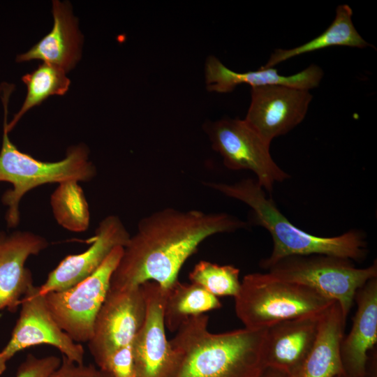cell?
I'll use <instances>...</instances> for the list:
<instances>
[{"label": "cell", "instance_id": "603a6c76", "mask_svg": "<svg viewBox=\"0 0 377 377\" xmlns=\"http://www.w3.org/2000/svg\"><path fill=\"white\" fill-rule=\"evenodd\" d=\"M50 204L55 219L65 229L80 232L88 228L89 205L78 182L66 181L59 184L51 195Z\"/></svg>", "mask_w": 377, "mask_h": 377}, {"label": "cell", "instance_id": "d6986e66", "mask_svg": "<svg viewBox=\"0 0 377 377\" xmlns=\"http://www.w3.org/2000/svg\"><path fill=\"white\" fill-rule=\"evenodd\" d=\"M52 15V30L29 51L19 54L16 61L39 59L67 72L80 59L82 36L68 3L53 1Z\"/></svg>", "mask_w": 377, "mask_h": 377}, {"label": "cell", "instance_id": "7402d4cb", "mask_svg": "<svg viewBox=\"0 0 377 377\" xmlns=\"http://www.w3.org/2000/svg\"><path fill=\"white\" fill-rule=\"evenodd\" d=\"M219 298L195 283L176 281L167 289L164 305L165 328L176 332L192 316L221 307Z\"/></svg>", "mask_w": 377, "mask_h": 377}, {"label": "cell", "instance_id": "d4e9b609", "mask_svg": "<svg viewBox=\"0 0 377 377\" xmlns=\"http://www.w3.org/2000/svg\"><path fill=\"white\" fill-rule=\"evenodd\" d=\"M61 362L56 355L38 357L29 354L18 367L16 377H51Z\"/></svg>", "mask_w": 377, "mask_h": 377}, {"label": "cell", "instance_id": "484cf974", "mask_svg": "<svg viewBox=\"0 0 377 377\" xmlns=\"http://www.w3.org/2000/svg\"><path fill=\"white\" fill-rule=\"evenodd\" d=\"M100 369L112 377H135L132 343L114 352Z\"/></svg>", "mask_w": 377, "mask_h": 377}, {"label": "cell", "instance_id": "2e32d148", "mask_svg": "<svg viewBox=\"0 0 377 377\" xmlns=\"http://www.w3.org/2000/svg\"><path fill=\"white\" fill-rule=\"evenodd\" d=\"M320 315L284 320L267 327L264 347L266 367L288 376L294 371L316 341Z\"/></svg>", "mask_w": 377, "mask_h": 377}, {"label": "cell", "instance_id": "9a60e30c", "mask_svg": "<svg viewBox=\"0 0 377 377\" xmlns=\"http://www.w3.org/2000/svg\"><path fill=\"white\" fill-rule=\"evenodd\" d=\"M48 244L45 237L29 231L13 232L0 241V311L17 310L21 299L34 285L26 261Z\"/></svg>", "mask_w": 377, "mask_h": 377}, {"label": "cell", "instance_id": "7a4b0ae2", "mask_svg": "<svg viewBox=\"0 0 377 377\" xmlns=\"http://www.w3.org/2000/svg\"><path fill=\"white\" fill-rule=\"evenodd\" d=\"M209 316L184 321L170 340L176 367L172 377H260L266 368V329L222 333L208 330Z\"/></svg>", "mask_w": 377, "mask_h": 377}, {"label": "cell", "instance_id": "52a82bcc", "mask_svg": "<svg viewBox=\"0 0 377 377\" xmlns=\"http://www.w3.org/2000/svg\"><path fill=\"white\" fill-rule=\"evenodd\" d=\"M123 248L115 247L98 269L79 283L44 295L52 318L75 342L85 343L91 339L96 317L110 290Z\"/></svg>", "mask_w": 377, "mask_h": 377}, {"label": "cell", "instance_id": "ba28073f", "mask_svg": "<svg viewBox=\"0 0 377 377\" xmlns=\"http://www.w3.org/2000/svg\"><path fill=\"white\" fill-rule=\"evenodd\" d=\"M203 128L225 166L251 171L265 191L272 192L275 184L290 177L272 158L270 145L244 119L223 118L207 121Z\"/></svg>", "mask_w": 377, "mask_h": 377}, {"label": "cell", "instance_id": "9c48e42d", "mask_svg": "<svg viewBox=\"0 0 377 377\" xmlns=\"http://www.w3.org/2000/svg\"><path fill=\"white\" fill-rule=\"evenodd\" d=\"M145 316L146 300L142 285L110 288L87 342L98 368L114 352L132 343L143 325Z\"/></svg>", "mask_w": 377, "mask_h": 377}, {"label": "cell", "instance_id": "5bb4252c", "mask_svg": "<svg viewBox=\"0 0 377 377\" xmlns=\"http://www.w3.org/2000/svg\"><path fill=\"white\" fill-rule=\"evenodd\" d=\"M354 303L357 309L350 330L341 342L340 357L346 376L365 377L376 364L377 277L356 291Z\"/></svg>", "mask_w": 377, "mask_h": 377}, {"label": "cell", "instance_id": "f1b7e54d", "mask_svg": "<svg viewBox=\"0 0 377 377\" xmlns=\"http://www.w3.org/2000/svg\"><path fill=\"white\" fill-rule=\"evenodd\" d=\"M8 361L7 358L0 352V375L6 371Z\"/></svg>", "mask_w": 377, "mask_h": 377}, {"label": "cell", "instance_id": "8992f818", "mask_svg": "<svg viewBox=\"0 0 377 377\" xmlns=\"http://www.w3.org/2000/svg\"><path fill=\"white\" fill-rule=\"evenodd\" d=\"M267 272L282 280L297 283L317 291L339 303L343 316L354 305L356 291L369 280L377 277V263L357 267L353 261L323 254L286 257Z\"/></svg>", "mask_w": 377, "mask_h": 377}, {"label": "cell", "instance_id": "f546056e", "mask_svg": "<svg viewBox=\"0 0 377 377\" xmlns=\"http://www.w3.org/2000/svg\"><path fill=\"white\" fill-rule=\"evenodd\" d=\"M336 377H349V376H346V374H341V375L337 376ZM365 377H377L376 365H374L371 368L369 373Z\"/></svg>", "mask_w": 377, "mask_h": 377}, {"label": "cell", "instance_id": "7c38bea8", "mask_svg": "<svg viewBox=\"0 0 377 377\" xmlns=\"http://www.w3.org/2000/svg\"><path fill=\"white\" fill-rule=\"evenodd\" d=\"M312 98L308 90L287 86L251 87V102L244 120L270 145L304 120Z\"/></svg>", "mask_w": 377, "mask_h": 377}, {"label": "cell", "instance_id": "5b68a950", "mask_svg": "<svg viewBox=\"0 0 377 377\" xmlns=\"http://www.w3.org/2000/svg\"><path fill=\"white\" fill-rule=\"evenodd\" d=\"M96 175V167L89 160V149L84 145L68 148L66 157L61 161H42L20 151L3 128L0 151V182H8L13 186L1 197L3 204L8 207L5 219L8 228L18 226L20 203L29 191L45 184L89 182Z\"/></svg>", "mask_w": 377, "mask_h": 377}, {"label": "cell", "instance_id": "ffe728a7", "mask_svg": "<svg viewBox=\"0 0 377 377\" xmlns=\"http://www.w3.org/2000/svg\"><path fill=\"white\" fill-rule=\"evenodd\" d=\"M353 10L347 4L337 6L332 24L313 39L291 49H276L263 68H274L289 59L331 46L364 48L369 44L360 36L352 20Z\"/></svg>", "mask_w": 377, "mask_h": 377}, {"label": "cell", "instance_id": "ac0fdd59", "mask_svg": "<svg viewBox=\"0 0 377 377\" xmlns=\"http://www.w3.org/2000/svg\"><path fill=\"white\" fill-rule=\"evenodd\" d=\"M346 321L334 301L319 318L316 341L300 365L289 377H336L345 374L340 357V345Z\"/></svg>", "mask_w": 377, "mask_h": 377}, {"label": "cell", "instance_id": "3957f363", "mask_svg": "<svg viewBox=\"0 0 377 377\" xmlns=\"http://www.w3.org/2000/svg\"><path fill=\"white\" fill-rule=\"evenodd\" d=\"M204 184L247 205L252 210L254 223L270 234L272 252L260 262V267L265 270L291 256L323 254L353 262L363 261L367 256V242L362 231L350 230L334 237H319L305 232L281 212L254 179H244L234 184L209 182Z\"/></svg>", "mask_w": 377, "mask_h": 377}, {"label": "cell", "instance_id": "277c9868", "mask_svg": "<svg viewBox=\"0 0 377 377\" xmlns=\"http://www.w3.org/2000/svg\"><path fill=\"white\" fill-rule=\"evenodd\" d=\"M234 300L238 319L244 327L254 330L320 315L334 302L313 289L280 279L267 272L245 275Z\"/></svg>", "mask_w": 377, "mask_h": 377}, {"label": "cell", "instance_id": "e0dca14e", "mask_svg": "<svg viewBox=\"0 0 377 377\" xmlns=\"http://www.w3.org/2000/svg\"><path fill=\"white\" fill-rule=\"evenodd\" d=\"M323 77V71L315 64L291 75H280L274 68L262 66L257 71L235 72L213 55L207 58L205 65L206 88L217 93L231 92L241 84H247L251 87L283 85L309 91L317 87Z\"/></svg>", "mask_w": 377, "mask_h": 377}, {"label": "cell", "instance_id": "8fae6325", "mask_svg": "<svg viewBox=\"0 0 377 377\" xmlns=\"http://www.w3.org/2000/svg\"><path fill=\"white\" fill-rule=\"evenodd\" d=\"M142 286L146 316L132 341L135 377H172L176 360L166 337L163 316L167 289L154 281L145 282Z\"/></svg>", "mask_w": 377, "mask_h": 377}, {"label": "cell", "instance_id": "cb8c5ba5", "mask_svg": "<svg viewBox=\"0 0 377 377\" xmlns=\"http://www.w3.org/2000/svg\"><path fill=\"white\" fill-rule=\"evenodd\" d=\"M191 283L200 286L216 297H235L241 281L239 269L230 265H220L207 260L199 261L190 272Z\"/></svg>", "mask_w": 377, "mask_h": 377}, {"label": "cell", "instance_id": "4dcf8cb0", "mask_svg": "<svg viewBox=\"0 0 377 377\" xmlns=\"http://www.w3.org/2000/svg\"><path fill=\"white\" fill-rule=\"evenodd\" d=\"M6 234L4 232L0 230V241L5 237Z\"/></svg>", "mask_w": 377, "mask_h": 377}, {"label": "cell", "instance_id": "4fadbf2b", "mask_svg": "<svg viewBox=\"0 0 377 377\" xmlns=\"http://www.w3.org/2000/svg\"><path fill=\"white\" fill-rule=\"evenodd\" d=\"M130 237L119 216H106L99 223L89 247L82 253L65 257L49 273L44 283L38 286V294L45 295L79 283L96 272L115 247H124Z\"/></svg>", "mask_w": 377, "mask_h": 377}, {"label": "cell", "instance_id": "6da1fadb", "mask_svg": "<svg viewBox=\"0 0 377 377\" xmlns=\"http://www.w3.org/2000/svg\"><path fill=\"white\" fill-rule=\"evenodd\" d=\"M247 223L224 212L206 213L167 207L140 220L110 281V288H124L154 281L169 288L200 244L210 236L234 232Z\"/></svg>", "mask_w": 377, "mask_h": 377}, {"label": "cell", "instance_id": "4316f807", "mask_svg": "<svg viewBox=\"0 0 377 377\" xmlns=\"http://www.w3.org/2000/svg\"><path fill=\"white\" fill-rule=\"evenodd\" d=\"M51 377H112L94 364H77L62 356L59 367Z\"/></svg>", "mask_w": 377, "mask_h": 377}, {"label": "cell", "instance_id": "30bf717a", "mask_svg": "<svg viewBox=\"0 0 377 377\" xmlns=\"http://www.w3.org/2000/svg\"><path fill=\"white\" fill-rule=\"evenodd\" d=\"M21 310L11 337L1 351L9 360L17 353L34 346L47 344L55 347L69 360L84 363V349L75 342L50 314L44 295L32 285L20 300Z\"/></svg>", "mask_w": 377, "mask_h": 377}, {"label": "cell", "instance_id": "83f0119b", "mask_svg": "<svg viewBox=\"0 0 377 377\" xmlns=\"http://www.w3.org/2000/svg\"><path fill=\"white\" fill-rule=\"evenodd\" d=\"M260 377H289L288 374L271 368L266 367V368L264 369Z\"/></svg>", "mask_w": 377, "mask_h": 377}, {"label": "cell", "instance_id": "44dd1931", "mask_svg": "<svg viewBox=\"0 0 377 377\" xmlns=\"http://www.w3.org/2000/svg\"><path fill=\"white\" fill-rule=\"evenodd\" d=\"M66 71L56 66L43 63L34 71L22 77L27 85V93L19 112L10 122H7L8 98L12 89L4 90L3 103L4 105L3 128L8 133L15 127L20 118L31 108L40 105L52 95H64L68 90L71 81Z\"/></svg>", "mask_w": 377, "mask_h": 377}]
</instances>
